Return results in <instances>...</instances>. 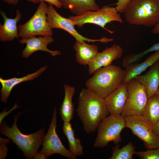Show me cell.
I'll list each match as a JSON object with an SVG mask.
<instances>
[{"mask_svg":"<svg viewBox=\"0 0 159 159\" xmlns=\"http://www.w3.org/2000/svg\"><path fill=\"white\" fill-rule=\"evenodd\" d=\"M76 111L87 133L95 131L110 114L105 98L88 88L82 89L80 92Z\"/></svg>","mask_w":159,"mask_h":159,"instance_id":"1","label":"cell"},{"mask_svg":"<svg viewBox=\"0 0 159 159\" xmlns=\"http://www.w3.org/2000/svg\"><path fill=\"white\" fill-rule=\"evenodd\" d=\"M22 112H19L14 116V122L10 127L5 121L0 123V132L11 140L23 152L26 159H32L38 153L42 145L45 130L43 127L36 132L29 135L22 133L16 124L18 118Z\"/></svg>","mask_w":159,"mask_h":159,"instance_id":"2","label":"cell"},{"mask_svg":"<svg viewBox=\"0 0 159 159\" xmlns=\"http://www.w3.org/2000/svg\"><path fill=\"white\" fill-rule=\"evenodd\" d=\"M93 74L87 80L85 86L105 98L123 82L125 72L121 67L111 64L97 69Z\"/></svg>","mask_w":159,"mask_h":159,"instance_id":"3","label":"cell"},{"mask_svg":"<svg viewBox=\"0 0 159 159\" xmlns=\"http://www.w3.org/2000/svg\"><path fill=\"white\" fill-rule=\"evenodd\" d=\"M124 17L131 24L154 26L159 21V0H130Z\"/></svg>","mask_w":159,"mask_h":159,"instance_id":"4","label":"cell"},{"mask_svg":"<svg viewBox=\"0 0 159 159\" xmlns=\"http://www.w3.org/2000/svg\"><path fill=\"white\" fill-rule=\"evenodd\" d=\"M126 127L125 117L121 115L110 114L103 119L97 128V134L93 146L102 148L113 142L119 143L122 140L120 135L122 130Z\"/></svg>","mask_w":159,"mask_h":159,"instance_id":"5","label":"cell"},{"mask_svg":"<svg viewBox=\"0 0 159 159\" xmlns=\"http://www.w3.org/2000/svg\"><path fill=\"white\" fill-rule=\"evenodd\" d=\"M57 109L55 107L49 128L43 138L42 149L35 155L33 159H47L52 155L56 154H59L69 159H77L63 145L57 133Z\"/></svg>","mask_w":159,"mask_h":159,"instance_id":"6","label":"cell"},{"mask_svg":"<svg viewBox=\"0 0 159 159\" xmlns=\"http://www.w3.org/2000/svg\"><path fill=\"white\" fill-rule=\"evenodd\" d=\"M48 5L44 1H41L32 17L26 22L18 26L19 37L27 39L37 35L52 36V29L47 20Z\"/></svg>","mask_w":159,"mask_h":159,"instance_id":"7","label":"cell"},{"mask_svg":"<svg viewBox=\"0 0 159 159\" xmlns=\"http://www.w3.org/2000/svg\"><path fill=\"white\" fill-rule=\"evenodd\" d=\"M68 18L79 28L82 27L85 24L90 23L105 29L106 25L111 22H123L120 13L115 7L106 5L97 10L88 11L80 16H71Z\"/></svg>","mask_w":159,"mask_h":159,"instance_id":"8","label":"cell"},{"mask_svg":"<svg viewBox=\"0 0 159 159\" xmlns=\"http://www.w3.org/2000/svg\"><path fill=\"white\" fill-rule=\"evenodd\" d=\"M128 97L121 115L124 116H142L148 99L144 87L135 78L127 83Z\"/></svg>","mask_w":159,"mask_h":159,"instance_id":"9","label":"cell"},{"mask_svg":"<svg viewBox=\"0 0 159 159\" xmlns=\"http://www.w3.org/2000/svg\"><path fill=\"white\" fill-rule=\"evenodd\" d=\"M126 127L143 142L147 150L159 148V139L154 132L152 128L142 116L133 115L125 117Z\"/></svg>","mask_w":159,"mask_h":159,"instance_id":"10","label":"cell"},{"mask_svg":"<svg viewBox=\"0 0 159 159\" xmlns=\"http://www.w3.org/2000/svg\"><path fill=\"white\" fill-rule=\"evenodd\" d=\"M47 13V20L51 29H59L63 30L72 36L76 40L85 41L89 42H100L106 43L113 41L112 38L103 37L99 39H92L85 37L76 30L74 25L69 18L64 17L59 14L55 10L52 4L48 3Z\"/></svg>","mask_w":159,"mask_h":159,"instance_id":"11","label":"cell"},{"mask_svg":"<svg viewBox=\"0 0 159 159\" xmlns=\"http://www.w3.org/2000/svg\"><path fill=\"white\" fill-rule=\"evenodd\" d=\"M123 52V49L120 46L114 44L111 47H107L101 52H98L88 65L89 74L91 75L97 69L111 64L114 61L122 56Z\"/></svg>","mask_w":159,"mask_h":159,"instance_id":"12","label":"cell"},{"mask_svg":"<svg viewBox=\"0 0 159 159\" xmlns=\"http://www.w3.org/2000/svg\"><path fill=\"white\" fill-rule=\"evenodd\" d=\"M54 41L52 36H40L38 37L33 36L27 39H21L19 42L22 44H26V47L22 51L21 56L24 58H27L38 51L49 52L54 57L59 55L61 54L59 51H52L47 47V45Z\"/></svg>","mask_w":159,"mask_h":159,"instance_id":"13","label":"cell"},{"mask_svg":"<svg viewBox=\"0 0 159 159\" xmlns=\"http://www.w3.org/2000/svg\"><path fill=\"white\" fill-rule=\"evenodd\" d=\"M128 97L127 84L123 82L105 98L110 114L121 115L125 109Z\"/></svg>","mask_w":159,"mask_h":159,"instance_id":"14","label":"cell"},{"mask_svg":"<svg viewBox=\"0 0 159 159\" xmlns=\"http://www.w3.org/2000/svg\"><path fill=\"white\" fill-rule=\"evenodd\" d=\"M16 12V17L12 19L8 17L4 11H0L4 21L3 24H0V40L3 42L12 41L19 37L17 24L20 21L22 15L18 9Z\"/></svg>","mask_w":159,"mask_h":159,"instance_id":"15","label":"cell"},{"mask_svg":"<svg viewBox=\"0 0 159 159\" xmlns=\"http://www.w3.org/2000/svg\"><path fill=\"white\" fill-rule=\"evenodd\" d=\"M47 65L40 68L35 72L28 74L26 76L20 78L14 77L8 79L0 78V82L2 87L1 90V101L3 103L6 102L10 93L14 87L23 82L33 80L40 76L47 68Z\"/></svg>","mask_w":159,"mask_h":159,"instance_id":"16","label":"cell"},{"mask_svg":"<svg viewBox=\"0 0 159 159\" xmlns=\"http://www.w3.org/2000/svg\"><path fill=\"white\" fill-rule=\"evenodd\" d=\"M135 78L144 87L148 98H150L159 89V60L153 65L146 74L138 75Z\"/></svg>","mask_w":159,"mask_h":159,"instance_id":"17","label":"cell"},{"mask_svg":"<svg viewBox=\"0 0 159 159\" xmlns=\"http://www.w3.org/2000/svg\"><path fill=\"white\" fill-rule=\"evenodd\" d=\"M76 52V62L79 64L86 66L98 53V46L94 44H90L85 41L76 40L73 46Z\"/></svg>","mask_w":159,"mask_h":159,"instance_id":"18","label":"cell"},{"mask_svg":"<svg viewBox=\"0 0 159 159\" xmlns=\"http://www.w3.org/2000/svg\"><path fill=\"white\" fill-rule=\"evenodd\" d=\"M62 7L69 9L74 16H80L89 11L100 9L95 0H58Z\"/></svg>","mask_w":159,"mask_h":159,"instance_id":"19","label":"cell"},{"mask_svg":"<svg viewBox=\"0 0 159 159\" xmlns=\"http://www.w3.org/2000/svg\"><path fill=\"white\" fill-rule=\"evenodd\" d=\"M159 60V50L150 55L142 63L134 64L133 63L127 65L124 70L125 76L123 82L127 83Z\"/></svg>","mask_w":159,"mask_h":159,"instance_id":"20","label":"cell"},{"mask_svg":"<svg viewBox=\"0 0 159 159\" xmlns=\"http://www.w3.org/2000/svg\"><path fill=\"white\" fill-rule=\"evenodd\" d=\"M64 96L59 109V113L62 120L64 122H70L73 119L74 106L72 98L75 92V87L65 84L64 86Z\"/></svg>","mask_w":159,"mask_h":159,"instance_id":"21","label":"cell"},{"mask_svg":"<svg viewBox=\"0 0 159 159\" xmlns=\"http://www.w3.org/2000/svg\"><path fill=\"white\" fill-rule=\"evenodd\" d=\"M142 116L152 128L159 120V88L148 98Z\"/></svg>","mask_w":159,"mask_h":159,"instance_id":"22","label":"cell"},{"mask_svg":"<svg viewBox=\"0 0 159 159\" xmlns=\"http://www.w3.org/2000/svg\"><path fill=\"white\" fill-rule=\"evenodd\" d=\"M62 131L69 143V150L76 157L84 154L83 147L80 139L75 138L74 132L70 122H64Z\"/></svg>","mask_w":159,"mask_h":159,"instance_id":"23","label":"cell"},{"mask_svg":"<svg viewBox=\"0 0 159 159\" xmlns=\"http://www.w3.org/2000/svg\"><path fill=\"white\" fill-rule=\"evenodd\" d=\"M119 143L115 144L112 148V153L109 159H132L135 147L131 142L120 148Z\"/></svg>","mask_w":159,"mask_h":159,"instance_id":"24","label":"cell"},{"mask_svg":"<svg viewBox=\"0 0 159 159\" xmlns=\"http://www.w3.org/2000/svg\"><path fill=\"white\" fill-rule=\"evenodd\" d=\"M134 154L141 159H159V148L145 151H135Z\"/></svg>","mask_w":159,"mask_h":159,"instance_id":"25","label":"cell"},{"mask_svg":"<svg viewBox=\"0 0 159 159\" xmlns=\"http://www.w3.org/2000/svg\"><path fill=\"white\" fill-rule=\"evenodd\" d=\"M9 139L0 137V159H5L6 158L8 151L7 145L10 142Z\"/></svg>","mask_w":159,"mask_h":159,"instance_id":"26","label":"cell"},{"mask_svg":"<svg viewBox=\"0 0 159 159\" xmlns=\"http://www.w3.org/2000/svg\"><path fill=\"white\" fill-rule=\"evenodd\" d=\"M130 0H117L116 9L119 13H124Z\"/></svg>","mask_w":159,"mask_h":159,"instance_id":"27","label":"cell"},{"mask_svg":"<svg viewBox=\"0 0 159 159\" xmlns=\"http://www.w3.org/2000/svg\"><path fill=\"white\" fill-rule=\"evenodd\" d=\"M26 1L32 3L34 4L39 3L41 1H44L47 2L48 3H50L54 6L56 7L59 9H60L62 7V6L58 0H26Z\"/></svg>","mask_w":159,"mask_h":159,"instance_id":"28","label":"cell"},{"mask_svg":"<svg viewBox=\"0 0 159 159\" xmlns=\"http://www.w3.org/2000/svg\"><path fill=\"white\" fill-rule=\"evenodd\" d=\"M19 107L20 106L17 105V104L16 102L14 106L8 111H6L7 109V108L5 109L3 111L0 113V123H1L3 119L6 117L8 116L14 110Z\"/></svg>","mask_w":159,"mask_h":159,"instance_id":"29","label":"cell"},{"mask_svg":"<svg viewBox=\"0 0 159 159\" xmlns=\"http://www.w3.org/2000/svg\"><path fill=\"white\" fill-rule=\"evenodd\" d=\"M152 129L155 134L159 139V120L152 128Z\"/></svg>","mask_w":159,"mask_h":159,"instance_id":"30","label":"cell"},{"mask_svg":"<svg viewBox=\"0 0 159 159\" xmlns=\"http://www.w3.org/2000/svg\"><path fill=\"white\" fill-rule=\"evenodd\" d=\"M5 3L9 4L16 6L19 3V0H1Z\"/></svg>","mask_w":159,"mask_h":159,"instance_id":"31","label":"cell"},{"mask_svg":"<svg viewBox=\"0 0 159 159\" xmlns=\"http://www.w3.org/2000/svg\"><path fill=\"white\" fill-rule=\"evenodd\" d=\"M151 31V32L153 34H159V21L158 23L154 26Z\"/></svg>","mask_w":159,"mask_h":159,"instance_id":"32","label":"cell"},{"mask_svg":"<svg viewBox=\"0 0 159 159\" xmlns=\"http://www.w3.org/2000/svg\"><path fill=\"white\" fill-rule=\"evenodd\" d=\"M152 47L154 51L159 50V42L153 45L152 46Z\"/></svg>","mask_w":159,"mask_h":159,"instance_id":"33","label":"cell"}]
</instances>
